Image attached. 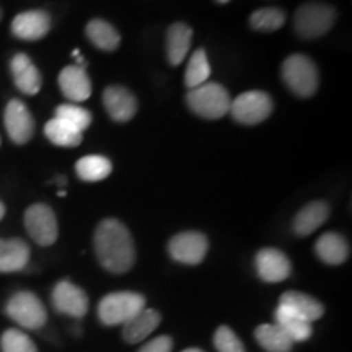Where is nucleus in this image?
Masks as SVG:
<instances>
[{
	"instance_id": "obj_1",
	"label": "nucleus",
	"mask_w": 352,
	"mask_h": 352,
	"mask_svg": "<svg viewBox=\"0 0 352 352\" xmlns=\"http://www.w3.org/2000/svg\"><path fill=\"white\" fill-rule=\"evenodd\" d=\"M95 254L104 270L124 274L135 263V246L124 223L104 219L95 230Z\"/></svg>"
},
{
	"instance_id": "obj_2",
	"label": "nucleus",
	"mask_w": 352,
	"mask_h": 352,
	"mask_svg": "<svg viewBox=\"0 0 352 352\" xmlns=\"http://www.w3.org/2000/svg\"><path fill=\"white\" fill-rule=\"evenodd\" d=\"M186 103L197 116L206 120H220L230 111L232 98L226 87L206 82L188 91Z\"/></svg>"
},
{
	"instance_id": "obj_3",
	"label": "nucleus",
	"mask_w": 352,
	"mask_h": 352,
	"mask_svg": "<svg viewBox=\"0 0 352 352\" xmlns=\"http://www.w3.org/2000/svg\"><path fill=\"white\" fill-rule=\"evenodd\" d=\"M280 76L290 91H294L300 98H308L315 95L320 85L318 69L310 57L303 54L289 56L284 60Z\"/></svg>"
},
{
	"instance_id": "obj_4",
	"label": "nucleus",
	"mask_w": 352,
	"mask_h": 352,
	"mask_svg": "<svg viewBox=\"0 0 352 352\" xmlns=\"http://www.w3.org/2000/svg\"><path fill=\"white\" fill-rule=\"evenodd\" d=\"M336 21L334 7L323 2H308L298 7L294 16V30L302 39H316L327 34Z\"/></svg>"
},
{
	"instance_id": "obj_5",
	"label": "nucleus",
	"mask_w": 352,
	"mask_h": 352,
	"mask_svg": "<svg viewBox=\"0 0 352 352\" xmlns=\"http://www.w3.org/2000/svg\"><path fill=\"white\" fill-rule=\"evenodd\" d=\"M145 308V298L138 292H113L101 298L98 318L107 327L124 324Z\"/></svg>"
},
{
	"instance_id": "obj_6",
	"label": "nucleus",
	"mask_w": 352,
	"mask_h": 352,
	"mask_svg": "<svg viewBox=\"0 0 352 352\" xmlns=\"http://www.w3.org/2000/svg\"><path fill=\"white\" fill-rule=\"evenodd\" d=\"M272 108H274V104H272L270 95L259 90H252L245 91V94L236 96L235 100H232L230 111L228 113L240 124L254 126L266 121L271 116Z\"/></svg>"
},
{
	"instance_id": "obj_7",
	"label": "nucleus",
	"mask_w": 352,
	"mask_h": 352,
	"mask_svg": "<svg viewBox=\"0 0 352 352\" xmlns=\"http://www.w3.org/2000/svg\"><path fill=\"white\" fill-rule=\"evenodd\" d=\"M7 315L16 324L26 329H39L47 321V311L43 302L33 292H16L6 307Z\"/></svg>"
},
{
	"instance_id": "obj_8",
	"label": "nucleus",
	"mask_w": 352,
	"mask_h": 352,
	"mask_svg": "<svg viewBox=\"0 0 352 352\" xmlns=\"http://www.w3.org/2000/svg\"><path fill=\"white\" fill-rule=\"evenodd\" d=\"M25 227L39 246H51L59 235L56 214L47 204L30 206L25 212Z\"/></svg>"
},
{
	"instance_id": "obj_9",
	"label": "nucleus",
	"mask_w": 352,
	"mask_h": 352,
	"mask_svg": "<svg viewBox=\"0 0 352 352\" xmlns=\"http://www.w3.org/2000/svg\"><path fill=\"white\" fill-rule=\"evenodd\" d=\"M209 250V241L201 232H182L168 243L170 256L182 264L195 266L204 261Z\"/></svg>"
},
{
	"instance_id": "obj_10",
	"label": "nucleus",
	"mask_w": 352,
	"mask_h": 352,
	"mask_svg": "<svg viewBox=\"0 0 352 352\" xmlns=\"http://www.w3.org/2000/svg\"><path fill=\"white\" fill-rule=\"evenodd\" d=\"M3 124H6L7 134L12 142L19 145L30 142L34 134V120L32 113L20 100L8 101L6 113H3Z\"/></svg>"
},
{
	"instance_id": "obj_11",
	"label": "nucleus",
	"mask_w": 352,
	"mask_h": 352,
	"mask_svg": "<svg viewBox=\"0 0 352 352\" xmlns=\"http://www.w3.org/2000/svg\"><path fill=\"white\" fill-rule=\"evenodd\" d=\"M52 305L59 314L83 318L88 311V297L78 285L70 280H60L52 290Z\"/></svg>"
},
{
	"instance_id": "obj_12",
	"label": "nucleus",
	"mask_w": 352,
	"mask_h": 352,
	"mask_svg": "<svg viewBox=\"0 0 352 352\" xmlns=\"http://www.w3.org/2000/svg\"><path fill=\"white\" fill-rule=\"evenodd\" d=\"M51 30V16L44 10L21 12L12 21L13 36L23 41H38Z\"/></svg>"
},
{
	"instance_id": "obj_13",
	"label": "nucleus",
	"mask_w": 352,
	"mask_h": 352,
	"mask_svg": "<svg viewBox=\"0 0 352 352\" xmlns=\"http://www.w3.org/2000/svg\"><path fill=\"white\" fill-rule=\"evenodd\" d=\"M256 271L264 283H283L292 272L290 259L276 248H264L256 254Z\"/></svg>"
},
{
	"instance_id": "obj_14",
	"label": "nucleus",
	"mask_w": 352,
	"mask_h": 352,
	"mask_svg": "<svg viewBox=\"0 0 352 352\" xmlns=\"http://www.w3.org/2000/svg\"><path fill=\"white\" fill-rule=\"evenodd\" d=\"M103 104L113 121L127 122L138 113V100L126 87L111 85L103 91Z\"/></svg>"
},
{
	"instance_id": "obj_15",
	"label": "nucleus",
	"mask_w": 352,
	"mask_h": 352,
	"mask_svg": "<svg viewBox=\"0 0 352 352\" xmlns=\"http://www.w3.org/2000/svg\"><path fill=\"white\" fill-rule=\"evenodd\" d=\"M10 70L13 82L21 94L25 95H36L41 90L43 85V77L39 74L36 65L33 64V60L28 56L20 52V54L13 56L10 63Z\"/></svg>"
},
{
	"instance_id": "obj_16",
	"label": "nucleus",
	"mask_w": 352,
	"mask_h": 352,
	"mask_svg": "<svg viewBox=\"0 0 352 352\" xmlns=\"http://www.w3.org/2000/svg\"><path fill=\"white\" fill-rule=\"evenodd\" d=\"M60 91L67 100L72 101H85L91 95V82L88 78L85 69L78 67V65H69L63 69L59 74Z\"/></svg>"
},
{
	"instance_id": "obj_17",
	"label": "nucleus",
	"mask_w": 352,
	"mask_h": 352,
	"mask_svg": "<svg viewBox=\"0 0 352 352\" xmlns=\"http://www.w3.org/2000/svg\"><path fill=\"white\" fill-rule=\"evenodd\" d=\"M162 316L153 308H144L138 315L132 316L127 323L122 324V338L129 344H138L142 342L145 338H148L155 331L160 324Z\"/></svg>"
},
{
	"instance_id": "obj_18",
	"label": "nucleus",
	"mask_w": 352,
	"mask_h": 352,
	"mask_svg": "<svg viewBox=\"0 0 352 352\" xmlns=\"http://www.w3.org/2000/svg\"><path fill=\"white\" fill-rule=\"evenodd\" d=\"M329 206L324 201L308 202L294 217L292 228L298 236H308L323 226L329 217Z\"/></svg>"
},
{
	"instance_id": "obj_19",
	"label": "nucleus",
	"mask_w": 352,
	"mask_h": 352,
	"mask_svg": "<svg viewBox=\"0 0 352 352\" xmlns=\"http://www.w3.org/2000/svg\"><path fill=\"white\" fill-rule=\"evenodd\" d=\"M315 253L323 263L331 264V266H338V264L347 261L351 248L344 236L336 232H328L323 233V235L316 240Z\"/></svg>"
},
{
	"instance_id": "obj_20",
	"label": "nucleus",
	"mask_w": 352,
	"mask_h": 352,
	"mask_svg": "<svg viewBox=\"0 0 352 352\" xmlns=\"http://www.w3.org/2000/svg\"><path fill=\"white\" fill-rule=\"evenodd\" d=\"M274 318V324H277V327L283 329L294 342L307 341L308 338L311 336V333H314L310 321L296 314L294 310H290L289 307L280 305V303L276 308Z\"/></svg>"
},
{
	"instance_id": "obj_21",
	"label": "nucleus",
	"mask_w": 352,
	"mask_h": 352,
	"mask_svg": "<svg viewBox=\"0 0 352 352\" xmlns=\"http://www.w3.org/2000/svg\"><path fill=\"white\" fill-rule=\"evenodd\" d=\"M30 261V246L20 239H0V272L25 270Z\"/></svg>"
},
{
	"instance_id": "obj_22",
	"label": "nucleus",
	"mask_w": 352,
	"mask_h": 352,
	"mask_svg": "<svg viewBox=\"0 0 352 352\" xmlns=\"http://www.w3.org/2000/svg\"><path fill=\"white\" fill-rule=\"evenodd\" d=\"M192 41V30L186 23L176 21L166 32V57L171 65H179L186 59Z\"/></svg>"
},
{
	"instance_id": "obj_23",
	"label": "nucleus",
	"mask_w": 352,
	"mask_h": 352,
	"mask_svg": "<svg viewBox=\"0 0 352 352\" xmlns=\"http://www.w3.org/2000/svg\"><path fill=\"white\" fill-rule=\"evenodd\" d=\"M279 303L280 305L289 307L290 310H294L296 314L303 316V318L310 321V323L320 320L324 314L323 305H321L316 298L308 296V294L297 292V290H289V292L283 294L279 298Z\"/></svg>"
},
{
	"instance_id": "obj_24",
	"label": "nucleus",
	"mask_w": 352,
	"mask_h": 352,
	"mask_svg": "<svg viewBox=\"0 0 352 352\" xmlns=\"http://www.w3.org/2000/svg\"><path fill=\"white\" fill-rule=\"evenodd\" d=\"M85 33L90 43L101 51H116L121 44L120 32L111 23H108L107 20L94 19L88 21Z\"/></svg>"
},
{
	"instance_id": "obj_25",
	"label": "nucleus",
	"mask_w": 352,
	"mask_h": 352,
	"mask_svg": "<svg viewBox=\"0 0 352 352\" xmlns=\"http://www.w3.org/2000/svg\"><path fill=\"white\" fill-rule=\"evenodd\" d=\"M254 338L267 352H290L294 347V341L277 324H259L254 331Z\"/></svg>"
},
{
	"instance_id": "obj_26",
	"label": "nucleus",
	"mask_w": 352,
	"mask_h": 352,
	"mask_svg": "<svg viewBox=\"0 0 352 352\" xmlns=\"http://www.w3.org/2000/svg\"><path fill=\"white\" fill-rule=\"evenodd\" d=\"M44 134L52 144L59 145V147H77L83 139V132L59 118H54L44 126Z\"/></svg>"
},
{
	"instance_id": "obj_27",
	"label": "nucleus",
	"mask_w": 352,
	"mask_h": 352,
	"mask_svg": "<svg viewBox=\"0 0 352 352\" xmlns=\"http://www.w3.org/2000/svg\"><path fill=\"white\" fill-rule=\"evenodd\" d=\"M76 171L83 182H101L111 175L113 165L103 155H87L77 162Z\"/></svg>"
},
{
	"instance_id": "obj_28",
	"label": "nucleus",
	"mask_w": 352,
	"mask_h": 352,
	"mask_svg": "<svg viewBox=\"0 0 352 352\" xmlns=\"http://www.w3.org/2000/svg\"><path fill=\"white\" fill-rule=\"evenodd\" d=\"M285 23V12L277 7H264L254 10L250 16V26L254 32L272 33L280 30Z\"/></svg>"
},
{
	"instance_id": "obj_29",
	"label": "nucleus",
	"mask_w": 352,
	"mask_h": 352,
	"mask_svg": "<svg viewBox=\"0 0 352 352\" xmlns=\"http://www.w3.org/2000/svg\"><path fill=\"white\" fill-rule=\"evenodd\" d=\"M209 76L210 65L208 54H206L204 50L195 51L188 60L186 74H184V83H186V87L191 90V88H196L208 82Z\"/></svg>"
},
{
	"instance_id": "obj_30",
	"label": "nucleus",
	"mask_w": 352,
	"mask_h": 352,
	"mask_svg": "<svg viewBox=\"0 0 352 352\" xmlns=\"http://www.w3.org/2000/svg\"><path fill=\"white\" fill-rule=\"evenodd\" d=\"M56 118L69 122L80 132L87 131L91 124V113L88 109L77 107V104H60L56 109Z\"/></svg>"
},
{
	"instance_id": "obj_31",
	"label": "nucleus",
	"mask_w": 352,
	"mask_h": 352,
	"mask_svg": "<svg viewBox=\"0 0 352 352\" xmlns=\"http://www.w3.org/2000/svg\"><path fill=\"white\" fill-rule=\"evenodd\" d=\"M2 352H38L34 342L20 329H7L2 334Z\"/></svg>"
},
{
	"instance_id": "obj_32",
	"label": "nucleus",
	"mask_w": 352,
	"mask_h": 352,
	"mask_svg": "<svg viewBox=\"0 0 352 352\" xmlns=\"http://www.w3.org/2000/svg\"><path fill=\"white\" fill-rule=\"evenodd\" d=\"M214 346L219 352H245L243 342L228 327H219L214 334Z\"/></svg>"
},
{
	"instance_id": "obj_33",
	"label": "nucleus",
	"mask_w": 352,
	"mask_h": 352,
	"mask_svg": "<svg viewBox=\"0 0 352 352\" xmlns=\"http://www.w3.org/2000/svg\"><path fill=\"white\" fill-rule=\"evenodd\" d=\"M171 349H173V340L170 336H158L145 342L139 352H171Z\"/></svg>"
},
{
	"instance_id": "obj_34",
	"label": "nucleus",
	"mask_w": 352,
	"mask_h": 352,
	"mask_svg": "<svg viewBox=\"0 0 352 352\" xmlns=\"http://www.w3.org/2000/svg\"><path fill=\"white\" fill-rule=\"evenodd\" d=\"M3 215H6V206H3V202L0 201V220L3 219Z\"/></svg>"
},
{
	"instance_id": "obj_35",
	"label": "nucleus",
	"mask_w": 352,
	"mask_h": 352,
	"mask_svg": "<svg viewBox=\"0 0 352 352\" xmlns=\"http://www.w3.org/2000/svg\"><path fill=\"white\" fill-rule=\"evenodd\" d=\"M182 352H202L201 349H196V347H191V349H184Z\"/></svg>"
},
{
	"instance_id": "obj_36",
	"label": "nucleus",
	"mask_w": 352,
	"mask_h": 352,
	"mask_svg": "<svg viewBox=\"0 0 352 352\" xmlns=\"http://www.w3.org/2000/svg\"><path fill=\"white\" fill-rule=\"evenodd\" d=\"M219 3H227V2H230V0H217Z\"/></svg>"
},
{
	"instance_id": "obj_37",
	"label": "nucleus",
	"mask_w": 352,
	"mask_h": 352,
	"mask_svg": "<svg viewBox=\"0 0 352 352\" xmlns=\"http://www.w3.org/2000/svg\"><path fill=\"white\" fill-rule=\"evenodd\" d=\"M0 21H2V8H0Z\"/></svg>"
}]
</instances>
